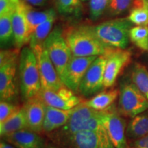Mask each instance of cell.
I'll return each instance as SVG.
<instances>
[{
	"instance_id": "1",
	"label": "cell",
	"mask_w": 148,
	"mask_h": 148,
	"mask_svg": "<svg viewBox=\"0 0 148 148\" xmlns=\"http://www.w3.org/2000/svg\"><path fill=\"white\" fill-rule=\"evenodd\" d=\"M63 36L74 56H99L106 54L113 48L98 39L90 25L69 27L63 31Z\"/></svg>"
},
{
	"instance_id": "2",
	"label": "cell",
	"mask_w": 148,
	"mask_h": 148,
	"mask_svg": "<svg viewBox=\"0 0 148 148\" xmlns=\"http://www.w3.org/2000/svg\"><path fill=\"white\" fill-rule=\"evenodd\" d=\"M19 88L25 101L36 97L41 90L40 73L34 51L29 47L21 49L18 60Z\"/></svg>"
},
{
	"instance_id": "3",
	"label": "cell",
	"mask_w": 148,
	"mask_h": 148,
	"mask_svg": "<svg viewBox=\"0 0 148 148\" xmlns=\"http://www.w3.org/2000/svg\"><path fill=\"white\" fill-rule=\"evenodd\" d=\"M133 24L126 18H116L102 22L90 28L98 39L108 47L125 49Z\"/></svg>"
},
{
	"instance_id": "4",
	"label": "cell",
	"mask_w": 148,
	"mask_h": 148,
	"mask_svg": "<svg viewBox=\"0 0 148 148\" xmlns=\"http://www.w3.org/2000/svg\"><path fill=\"white\" fill-rule=\"evenodd\" d=\"M19 49L1 50L0 53V98L1 101H12L18 89L16 72L19 60Z\"/></svg>"
},
{
	"instance_id": "5",
	"label": "cell",
	"mask_w": 148,
	"mask_h": 148,
	"mask_svg": "<svg viewBox=\"0 0 148 148\" xmlns=\"http://www.w3.org/2000/svg\"><path fill=\"white\" fill-rule=\"evenodd\" d=\"M43 47L47 50L61 79L73 56L63 36V31L58 27H54L44 42Z\"/></svg>"
},
{
	"instance_id": "6",
	"label": "cell",
	"mask_w": 148,
	"mask_h": 148,
	"mask_svg": "<svg viewBox=\"0 0 148 148\" xmlns=\"http://www.w3.org/2000/svg\"><path fill=\"white\" fill-rule=\"evenodd\" d=\"M54 144L61 148H115L103 125L94 131H79Z\"/></svg>"
},
{
	"instance_id": "7",
	"label": "cell",
	"mask_w": 148,
	"mask_h": 148,
	"mask_svg": "<svg viewBox=\"0 0 148 148\" xmlns=\"http://www.w3.org/2000/svg\"><path fill=\"white\" fill-rule=\"evenodd\" d=\"M147 110L148 99L132 82L121 85L118 106L120 114L133 118Z\"/></svg>"
},
{
	"instance_id": "8",
	"label": "cell",
	"mask_w": 148,
	"mask_h": 148,
	"mask_svg": "<svg viewBox=\"0 0 148 148\" xmlns=\"http://www.w3.org/2000/svg\"><path fill=\"white\" fill-rule=\"evenodd\" d=\"M97 112V110L87 106L85 101L79 103L73 108L67 123L61 128L49 133V136L54 143L63 138L69 137L71 135L82 131L85 123Z\"/></svg>"
},
{
	"instance_id": "9",
	"label": "cell",
	"mask_w": 148,
	"mask_h": 148,
	"mask_svg": "<svg viewBox=\"0 0 148 148\" xmlns=\"http://www.w3.org/2000/svg\"><path fill=\"white\" fill-rule=\"evenodd\" d=\"M101 121L115 148H128L125 121L114 106L103 110Z\"/></svg>"
},
{
	"instance_id": "10",
	"label": "cell",
	"mask_w": 148,
	"mask_h": 148,
	"mask_svg": "<svg viewBox=\"0 0 148 148\" xmlns=\"http://www.w3.org/2000/svg\"><path fill=\"white\" fill-rule=\"evenodd\" d=\"M40 73L42 89L57 90L64 86L43 45L32 48Z\"/></svg>"
},
{
	"instance_id": "11",
	"label": "cell",
	"mask_w": 148,
	"mask_h": 148,
	"mask_svg": "<svg viewBox=\"0 0 148 148\" xmlns=\"http://www.w3.org/2000/svg\"><path fill=\"white\" fill-rule=\"evenodd\" d=\"M106 64V56L101 55L97 56L88 67L79 89V92L84 97L96 95L104 88Z\"/></svg>"
},
{
	"instance_id": "12",
	"label": "cell",
	"mask_w": 148,
	"mask_h": 148,
	"mask_svg": "<svg viewBox=\"0 0 148 148\" xmlns=\"http://www.w3.org/2000/svg\"><path fill=\"white\" fill-rule=\"evenodd\" d=\"M97 57H77L73 56L61 78L64 86L74 92H79V86L85 73Z\"/></svg>"
},
{
	"instance_id": "13",
	"label": "cell",
	"mask_w": 148,
	"mask_h": 148,
	"mask_svg": "<svg viewBox=\"0 0 148 148\" xmlns=\"http://www.w3.org/2000/svg\"><path fill=\"white\" fill-rule=\"evenodd\" d=\"M106 64L104 74V88H110L118 75L130 61L132 53L125 49L111 48L106 54Z\"/></svg>"
},
{
	"instance_id": "14",
	"label": "cell",
	"mask_w": 148,
	"mask_h": 148,
	"mask_svg": "<svg viewBox=\"0 0 148 148\" xmlns=\"http://www.w3.org/2000/svg\"><path fill=\"white\" fill-rule=\"evenodd\" d=\"M47 106L54 108L70 110L81 103L82 99L75 95L74 92L65 86L57 90L42 89L38 94Z\"/></svg>"
},
{
	"instance_id": "15",
	"label": "cell",
	"mask_w": 148,
	"mask_h": 148,
	"mask_svg": "<svg viewBox=\"0 0 148 148\" xmlns=\"http://www.w3.org/2000/svg\"><path fill=\"white\" fill-rule=\"evenodd\" d=\"M26 114L28 130L40 133L43 131L44 119H45L47 105L38 96L25 101L23 106Z\"/></svg>"
},
{
	"instance_id": "16",
	"label": "cell",
	"mask_w": 148,
	"mask_h": 148,
	"mask_svg": "<svg viewBox=\"0 0 148 148\" xmlns=\"http://www.w3.org/2000/svg\"><path fill=\"white\" fill-rule=\"evenodd\" d=\"M2 138L16 148H47V144L38 133L28 129L11 133Z\"/></svg>"
},
{
	"instance_id": "17",
	"label": "cell",
	"mask_w": 148,
	"mask_h": 148,
	"mask_svg": "<svg viewBox=\"0 0 148 148\" xmlns=\"http://www.w3.org/2000/svg\"><path fill=\"white\" fill-rule=\"evenodd\" d=\"M13 39L16 49H20L29 42V37L28 25L25 16L24 3L21 1L16 6L12 16Z\"/></svg>"
},
{
	"instance_id": "18",
	"label": "cell",
	"mask_w": 148,
	"mask_h": 148,
	"mask_svg": "<svg viewBox=\"0 0 148 148\" xmlns=\"http://www.w3.org/2000/svg\"><path fill=\"white\" fill-rule=\"evenodd\" d=\"M73 108L63 110L47 106L42 126L43 132L49 134L64 126L69 121Z\"/></svg>"
},
{
	"instance_id": "19",
	"label": "cell",
	"mask_w": 148,
	"mask_h": 148,
	"mask_svg": "<svg viewBox=\"0 0 148 148\" xmlns=\"http://www.w3.org/2000/svg\"><path fill=\"white\" fill-rule=\"evenodd\" d=\"M25 13L28 25V32L29 37L40 24L47 21L51 16L56 15L55 10L52 8L47 9L45 10H38L32 5L24 3Z\"/></svg>"
},
{
	"instance_id": "20",
	"label": "cell",
	"mask_w": 148,
	"mask_h": 148,
	"mask_svg": "<svg viewBox=\"0 0 148 148\" xmlns=\"http://www.w3.org/2000/svg\"><path fill=\"white\" fill-rule=\"evenodd\" d=\"M28 129L25 110L21 107L15 114L3 123H0L1 137L22 130Z\"/></svg>"
},
{
	"instance_id": "21",
	"label": "cell",
	"mask_w": 148,
	"mask_h": 148,
	"mask_svg": "<svg viewBox=\"0 0 148 148\" xmlns=\"http://www.w3.org/2000/svg\"><path fill=\"white\" fill-rule=\"evenodd\" d=\"M148 134V110L134 116L126 127V136L136 140Z\"/></svg>"
},
{
	"instance_id": "22",
	"label": "cell",
	"mask_w": 148,
	"mask_h": 148,
	"mask_svg": "<svg viewBox=\"0 0 148 148\" xmlns=\"http://www.w3.org/2000/svg\"><path fill=\"white\" fill-rule=\"evenodd\" d=\"M119 95V90L117 89L106 90L96 94L91 99L85 101V103L94 110L102 111L112 106Z\"/></svg>"
},
{
	"instance_id": "23",
	"label": "cell",
	"mask_w": 148,
	"mask_h": 148,
	"mask_svg": "<svg viewBox=\"0 0 148 148\" xmlns=\"http://www.w3.org/2000/svg\"><path fill=\"white\" fill-rule=\"evenodd\" d=\"M56 19V15L51 16L36 27L29 38V47L31 49L38 45H43L46 38L53 29V25Z\"/></svg>"
},
{
	"instance_id": "24",
	"label": "cell",
	"mask_w": 148,
	"mask_h": 148,
	"mask_svg": "<svg viewBox=\"0 0 148 148\" xmlns=\"http://www.w3.org/2000/svg\"><path fill=\"white\" fill-rule=\"evenodd\" d=\"M132 83L148 99V70L140 63H135L131 72Z\"/></svg>"
},
{
	"instance_id": "25",
	"label": "cell",
	"mask_w": 148,
	"mask_h": 148,
	"mask_svg": "<svg viewBox=\"0 0 148 148\" xmlns=\"http://www.w3.org/2000/svg\"><path fill=\"white\" fill-rule=\"evenodd\" d=\"M127 18L134 25H148V6L143 0H135Z\"/></svg>"
},
{
	"instance_id": "26",
	"label": "cell",
	"mask_w": 148,
	"mask_h": 148,
	"mask_svg": "<svg viewBox=\"0 0 148 148\" xmlns=\"http://www.w3.org/2000/svg\"><path fill=\"white\" fill-rule=\"evenodd\" d=\"M130 40L138 49L148 51V25H136L130 31Z\"/></svg>"
},
{
	"instance_id": "27",
	"label": "cell",
	"mask_w": 148,
	"mask_h": 148,
	"mask_svg": "<svg viewBox=\"0 0 148 148\" xmlns=\"http://www.w3.org/2000/svg\"><path fill=\"white\" fill-rule=\"evenodd\" d=\"M54 2L58 12L64 16L76 15L82 8L81 0H54Z\"/></svg>"
},
{
	"instance_id": "28",
	"label": "cell",
	"mask_w": 148,
	"mask_h": 148,
	"mask_svg": "<svg viewBox=\"0 0 148 148\" xmlns=\"http://www.w3.org/2000/svg\"><path fill=\"white\" fill-rule=\"evenodd\" d=\"M12 13L10 12L0 15V40L1 44L8 43L13 38Z\"/></svg>"
},
{
	"instance_id": "29",
	"label": "cell",
	"mask_w": 148,
	"mask_h": 148,
	"mask_svg": "<svg viewBox=\"0 0 148 148\" xmlns=\"http://www.w3.org/2000/svg\"><path fill=\"white\" fill-rule=\"evenodd\" d=\"M135 0H110L106 12L111 16L125 13L132 8Z\"/></svg>"
},
{
	"instance_id": "30",
	"label": "cell",
	"mask_w": 148,
	"mask_h": 148,
	"mask_svg": "<svg viewBox=\"0 0 148 148\" xmlns=\"http://www.w3.org/2000/svg\"><path fill=\"white\" fill-rule=\"evenodd\" d=\"M110 0H90L89 8L90 18L93 21L99 19L108 10Z\"/></svg>"
},
{
	"instance_id": "31",
	"label": "cell",
	"mask_w": 148,
	"mask_h": 148,
	"mask_svg": "<svg viewBox=\"0 0 148 148\" xmlns=\"http://www.w3.org/2000/svg\"><path fill=\"white\" fill-rule=\"evenodd\" d=\"M20 107L18 105L13 104L10 101H1L0 102V123H3L9 119L19 110Z\"/></svg>"
},
{
	"instance_id": "32",
	"label": "cell",
	"mask_w": 148,
	"mask_h": 148,
	"mask_svg": "<svg viewBox=\"0 0 148 148\" xmlns=\"http://www.w3.org/2000/svg\"><path fill=\"white\" fill-rule=\"evenodd\" d=\"M20 2H16L13 0H0V15L13 12Z\"/></svg>"
},
{
	"instance_id": "33",
	"label": "cell",
	"mask_w": 148,
	"mask_h": 148,
	"mask_svg": "<svg viewBox=\"0 0 148 148\" xmlns=\"http://www.w3.org/2000/svg\"><path fill=\"white\" fill-rule=\"evenodd\" d=\"M130 148H148V134L134 140L130 144Z\"/></svg>"
},
{
	"instance_id": "34",
	"label": "cell",
	"mask_w": 148,
	"mask_h": 148,
	"mask_svg": "<svg viewBox=\"0 0 148 148\" xmlns=\"http://www.w3.org/2000/svg\"><path fill=\"white\" fill-rule=\"evenodd\" d=\"M23 3L33 7H42L47 4L49 0H21Z\"/></svg>"
},
{
	"instance_id": "35",
	"label": "cell",
	"mask_w": 148,
	"mask_h": 148,
	"mask_svg": "<svg viewBox=\"0 0 148 148\" xmlns=\"http://www.w3.org/2000/svg\"><path fill=\"white\" fill-rule=\"evenodd\" d=\"M0 148H16L14 147V146H12L10 144L5 141H1V143H0Z\"/></svg>"
},
{
	"instance_id": "36",
	"label": "cell",
	"mask_w": 148,
	"mask_h": 148,
	"mask_svg": "<svg viewBox=\"0 0 148 148\" xmlns=\"http://www.w3.org/2000/svg\"><path fill=\"white\" fill-rule=\"evenodd\" d=\"M47 148H61L58 147V145H56L54 143H49L47 145Z\"/></svg>"
},
{
	"instance_id": "37",
	"label": "cell",
	"mask_w": 148,
	"mask_h": 148,
	"mask_svg": "<svg viewBox=\"0 0 148 148\" xmlns=\"http://www.w3.org/2000/svg\"><path fill=\"white\" fill-rule=\"evenodd\" d=\"M143 1H145V3L147 5V6H148V0H143Z\"/></svg>"
},
{
	"instance_id": "38",
	"label": "cell",
	"mask_w": 148,
	"mask_h": 148,
	"mask_svg": "<svg viewBox=\"0 0 148 148\" xmlns=\"http://www.w3.org/2000/svg\"><path fill=\"white\" fill-rule=\"evenodd\" d=\"M13 1H16V2H20V1H21V0H13Z\"/></svg>"
},
{
	"instance_id": "39",
	"label": "cell",
	"mask_w": 148,
	"mask_h": 148,
	"mask_svg": "<svg viewBox=\"0 0 148 148\" xmlns=\"http://www.w3.org/2000/svg\"><path fill=\"white\" fill-rule=\"evenodd\" d=\"M81 1H83V2H84V1H88V0H81Z\"/></svg>"
}]
</instances>
